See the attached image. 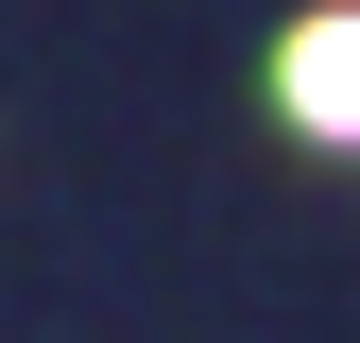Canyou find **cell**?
Masks as SVG:
<instances>
[{
  "instance_id": "1",
  "label": "cell",
  "mask_w": 360,
  "mask_h": 343,
  "mask_svg": "<svg viewBox=\"0 0 360 343\" xmlns=\"http://www.w3.org/2000/svg\"><path fill=\"white\" fill-rule=\"evenodd\" d=\"M275 86H292V120H309V138H360V18H292Z\"/></svg>"
}]
</instances>
